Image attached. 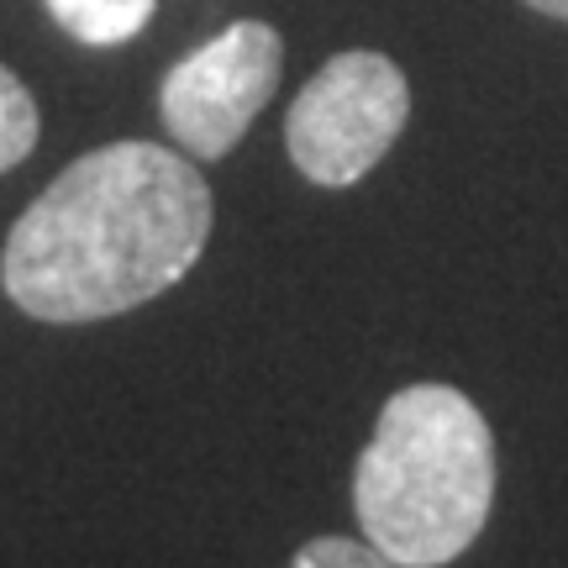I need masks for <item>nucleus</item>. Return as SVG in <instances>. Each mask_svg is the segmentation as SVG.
<instances>
[{
  "instance_id": "obj_1",
  "label": "nucleus",
  "mask_w": 568,
  "mask_h": 568,
  "mask_svg": "<svg viewBox=\"0 0 568 568\" xmlns=\"http://www.w3.org/2000/svg\"><path fill=\"white\" fill-rule=\"evenodd\" d=\"M205 237L211 184L190 153L111 142L74 159L17 216L0 284L32 322H105L180 284Z\"/></svg>"
},
{
  "instance_id": "obj_2",
  "label": "nucleus",
  "mask_w": 568,
  "mask_h": 568,
  "mask_svg": "<svg viewBox=\"0 0 568 568\" xmlns=\"http://www.w3.org/2000/svg\"><path fill=\"white\" fill-rule=\"evenodd\" d=\"M495 506V437L453 385L389 395L353 468L364 542L400 568H443L474 548Z\"/></svg>"
},
{
  "instance_id": "obj_3",
  "label": "nucleus",
  "mask_w": 568,
  "mask_h": 568,
  "mask_svg": "<svg viewBox=\"0 0 568 568\" xmlns=\"http://www.w3.org/2000/svg\"><path fill=\"white\" fill-rule=\"evenodd\" d=\"M410 84L385 53H337L326 59L284 116V148L311 184L347 190L385 159L406 132Z\"/></svg>"
},
{
  "instance_id": "obj_4",
  "label": "nucleus",
  "mask_w": 568,
  "mask_h": 568,
  "mask_svg": "<svg viewBox=\"0 0 568 568\" xmlns=\"http://www.w3.org/2000/svg\"><path fill=\"white\" fill-rule=\"evenodd\" d=\"M284 42L268 21H232L159 84V116L190 159H226L280 90Z\"/></svg>"
},
{
  "instance_id": "obj_5",
  "label": "nucleus",
  "mask_w": 568,
  "mask_h": 568,
  "mask_svg": "<svg viewBox=\"0 0 568 568\" xmlns=\"http://www.w3.org/2000/svg\"><path fill=\"white\" fill-rule=\"evenodd\" d=\"M42 6L69 38L90 42V48L132 42L159 11V0H42Z\"/></svg>"
},
{
  "instance_id": "obj_6",
  "label": "nucleus",
  "mask_w": 568,
  "mask_h": 568,
  "mask_svg": "<svg viewBox=\"0 0 568 568\" xmlns=\"http://www.w3.org/2000/svg\"><path fill=\"white\" fill-rule=\"evenodd\" d=\"M38 101H32V90L0 63V174L6 169H17L32 148H38Z\"/></svg>"
},
{
  "instance_id": "obj_7",
  "label": "nucleus",
  "mask_w": 568,
  "mask_h": 568,
  "mask_svg": "<svg viewBox=\"0 0 568 568\" xmlns=\"http://www.w3.org/2000/svg\"><path fill=\"white\" fill-rule=\"evenodd\" d=\"M290 568H400V564H389L374 542H353V537H311V542L290 558Z\"/></svg>"
},
{
  "instance_id": "obj_8",
  "label": "nucleus",
  "mask_w": 568,
  "mask_h": 568,
  "mask_svg": "<svg viewBox=\"0 0 568 568\" xmlns=\"http://www.w3.org/2000/svg\"><path fill=\"white\" fill-rule=\"evenodd\" d=\"M521 6H531V11H537V17L568 21V0H521Z\"/></svg>"
}]
</instances>
